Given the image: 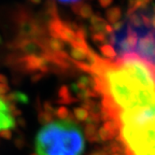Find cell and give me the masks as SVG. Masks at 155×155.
Returning <instances> with one entry per match:
<instances>
[{
	"instance_id": "7402d4cb",
	"label": "cell",
	"mask_w": 155,
	"mask_h": 155,
	"mask_svg": "<svg viewBox=\"0 0 155 155\" xmlns=\"http://www.w3.org/2000/svg\"><path fill=\"white\" fill-rule=\"evenodd\" d=\"M58 1L62 2V3H77V2H80L81 0H58Z\"/></svg>"
},
{
	"instance_id": "3957f363",
	"label": "cell",
	"mask_w": 155,
	"mask_h": 155,
	"mask_svg": "<svg viewBox=\"0 0 155 155\" xmlns=\"http://www.w3.org/2000/svg\"><path fill=\"white\" fill-rule=\"evenodd\" d=\"M15 17L21 38H33L39 40L43 37V26L26 12L19 10Z\"/></svg>"
},
{
	"instance_id": "4fadbf2b",
	"label": "cell",
	"mask_w": 155,
	"mask_h": 155,
	"mask_svg": "<svg viewBox=\"0 0 155 155\" xmlns=\"http://www.w3.org/2000/svg\"><path fill=\"white\" fill-rule=\"evenodd\" d=\"M100 51L107 60H114L117 57L116 52H115L113 47L111 45H109V44H107V43L103 44V45L100 46Z\"/></svg>"
},
{
	"instance_id": "d4e9b609",
	"label": "cell",
	"mask_w": 155,
	"mask_h": 155,
	"mask_svg": "<svg viewBox=\"0 0 155 155\" xmlns=\"http://www.w3.org/2000/svg\"><path fill=\"white\" fill-rule=\"evenodd\" d=\"M2 44V38H1V37H0V45Z\"/></svg>"
},
{
	"instance_id": "9c48e42d",
	"label": "cell",
	"mask_w": 155,
	"mask_h": 155,
	"mask_svg": "<svg viewBox=\"0 0 155 155\" xmlns=\"http://www.w3.org/2000/svg\"><path fill=\"white\" fill-rule=\"evenodd\" d=\"M123 16V12L120 7H112L107 9L106 12V17L108 23L110 24H115L117 21H119Z\"/></svg>"
},
{
	"instance_id": "7c38bea8",
	"label": "cell",
	"mask_w": 155,
	"mask_h": 155,
	"mask_svg": "<svg viewBox=\"0 0 155 155\" xmlns=\"http://www.w3.org/2000/svg\"><path fill=\"white\" fill-rule=\"evenodd\" d=\"M55 115H56L58 118H60L61 120H68V121H73L74 123L72 113H70L68 108L65 107H58L56 110H55Z\"/></svg>"
},
{
	"instance_id": "cb8c5ba5",
	"label": "cell",
	"mask_w": 155,
	"mask_h": 155,
	"mask_svg": "<svg viewBox=\"0 0 155 155\" xmlns=\"http://www.w3.org/2000/svg\"><path fill=\"white\" fill-rule=\"evenodd\" d=\"M110 155H123V154H120V153H118V152H116V153H112V154H110Z\"/></svg>"
},
{
	"instance_id": "5b68a950",
	"label": "cell",
	"mask_w": 155,
	"mask_h": 155,
	"mask_svg": "<svg viewBox=\"0 0 155 155\" xmlns=\"http://www.w3.org/2000/svg\"><path fill=\"white\" fill-rule=\"evenodd\" d=\"M14 126V117L10 113L8 105L2 97H0V131L9 130Z\"/></svg>"
},
{
	"instance_id": "44dd1931",
	"label": "cell",
	"mask_w": 155,
	"mask_h": 155,
	"mask_svg": "<svg viewBox=\"0 0 155 155\" xmlns=\"http://www.w3.org/2000/svg\"><path fill=\"white\" fill-rule=\"evenodd\" d=\"M0 83H2V84H7L8 85V80H7V78L3 75L0 74Z\"/></svg>"
},
{
	"instance_id": "484cf974",
	"label": "cell",
	"mask_w": 155,
	"mask_h": 155,
	"mask_svg": "<svg viewBox=\"0 0 155 155\" xmlns=\"http://www.w3.org/2000/svg\"><path fill=\"white\" fill-rule=\"evenodd\" d=\"M153 12H154V13H155V6H154V8H153Z\"/></svg>"
},
{
	"instance_id": "603a6c76",
	"label": "cell",
	"mask_w": 155,
	"mask_h": 155,
	"mask_svg": "<svg viewBox=\"0 0 155 155\" xmlns=\"http://www.w3.org/2000/svg\"><path fill=\"white\" fill-rule=\"evenodd\" d=\"M33 4H39L41 2V0H30Z\"/></svg>"
},
{
	"instance_id": "4316f807",
	"label": "cell",
	"mask_w": 155,
	"mask_h": 155,
	"mask_svg": "<svg viewBox=\"0 0 155 155\" xmlns=\"http://www.w3.org/2000/svg\"><path fill=\"white\" fill-rule=\"evenodd\" d=\"M31 155H38V154H31Z\"/></svg>"
},
{
	"instance_id": "9a60e30c",
	"label": "cell",
	"mask_w": 155,
	"mask_h": 155,
	"mask_svg": "<svg viewBox=\"0 0 155 155\" xmlns=\"http://www.w3.org/2000/svg\"><path fill=\"white\" fill-rule=\"evenodd\" d=\"M53 116L54 115H52L51 113H48L46 111H42V112L39 113L38 119L40 120V123L45 125V124H49V123H51V121L53 120Z\"/></svg>"
},
{
	"instance_id": "52a82bcc",
	"label": "cell",
	"mask_w": 155,
	"mask_h": 155,
	"mask_svg": "<svg viewBox=\"0 0 155 155\" xmlns=\"http://www.w3.org/2000/svg\"><path fill=\"white\" fill-rule=\"evenodd\" d=\"M72 10L83 19H89L93 16V8L89 4L77 2L72 5Z\"/></svg>"
},
{
	"instance_id": "8fae6325",
	"label": "cell",
	"mask_w": 155,
	"mask_h": 155,
	"mask_svg": "<svg viewBox=\"0 0 155 155\" xmlns=\"http://www.w3.org/2000/svg\"><path fill=\"white\" fill-rule=\"evenodd\" d=\"M85 136L86 138L91 141V142H96V141H100L98 137V132L96 130V125L88 124L85 128Z\"/></svg>"
},
{
	"instance_id": "277c9868",
	"label": "cell",
	"mask_w": 155,
	"mask_h": 155,
	"mask_svg": "<svg viewBox=\"0 0 155 155\" xmlns=\"http://www.w3.org/2000/svg\"><path fill=\"white\" fill-rule=\"evenodd\" d=\"M15 47L25 55H38L41 56L45 51V47L43 46L41 40L33 38H21L15 42Z\"/></svg>"
},
{
	"instance_id": "d6986e66",
	"label": "cell",
	"mask_w": 155,
	"mask_h": 155,
	"mask_svg": "<svg viewBox=\"0 0 155 155\" xmlns=\"http://www.w3.org/2000/svg\"><path fill=\"white\" fill-rule=\"evenodd\" d=\"M90 155H108L107 150H95L92 152Z\"/></svg>"
},
{
	"instance_id": "2e32d148",
	"label": "cell",
	"mask_w": 155,
	"mask_h": 155,
	"mask_svg": "<svg viewBox=\"0 0 155 155\" xmlns=\"http://www.w3.org/2000/svg\"><path fill=\"white\" fill-rule=\"evenodd\" d=\"M0 137H2L4 139H10L12 138V131L10 130L0 131Z\"/></svg>"
},
{
	"instance_id": "30bf717a",
	"label": "cell",
	"mask_w": 155,
	"mask_h": 155,
	"mask_svg": "<svg viewBox=\"0 0 155 155\" xmlns=\"http://www.w3.org/2000/svg\"><path fill=\"white\" fill-rule=\"evenodd\" d=\"M59 95V103H63V104H70L74 101H76V99H74L71 96V92L69 91L68 86H62L59 90L58 93Z\"/></svg>"
},
{
	"instance_id": "8992f818",
	"label": "cell",
	"mask_w": 155,
	"mask_h": 155,
	"mask_svg": "<svg viewBox=\"0 0 155 155\" xmlns=\"http://www.w3.org/2000/svg\"><path fill=\"white\" fill-rule=\"evenodd\" d=\"M90 25L91 31L94 34H105L108 37L113 33L111 25H108L107 21L99 15L93 14L90 18Z\"/></svg>"
},
{
	"instance_id": "ffe728a7",
	"label": "cell",
	"mask_w": 155,
	"mask_h": 155,
	"mask_svg": "<svg viewBox=\"0 0 155 155\" xmlns=\"http://www.w3.org/2000/svg\"><path fill=\"white\" fill-rule=\"evenodd\" d=\"M150 28L154 31L155 33V14L150 16Z\"/></svg>"
},
{
	"instance_id": "ac0fdd59",
	"label": "cell",
	"mask_w": 155,
	"mask_h": 155,
	"mask_svg": "<svg viewBox=\"0 0 155 155\" xmlns=\"http://www.w3.org/2000/svg\"><path fill=\"white\" fill-rule=\"evenodd\" d=\"M98 2H99V5H100L102 8H108L110 5L112 4L113 2V0H98Z\"/></svg>"
},
{
	"instance_id": "7a4b0ae2",
	"label": "cell",
	"mask_w": 155,
	"mask_h": 155,
	"mask_svg": "<svg viewBox=\"0 0 155 155\" xmlns=\"http://www.w3.org/2000/svg\"><path fill=\"white\" fill-rule=\"evenodd\" d=\"M84 148L83 134L73 121L52 120L36 137L38 155H81Z\"/></svg>"
},
{
	"instance_id": "6da1fadb",
	"label": "cell",
	"mask_w": 155,
	"mask_h": 155,
	"mask_svg": "<svg viewBox=\"0 0 155 155\" xmlns=\"http://www.w3.org/2000/svg\"><path fill=\"white\" fill-rule=\"evenodd\" d=\"M115 120L126 155H155V103L119 112Z\"/></svg>"
},
{
	"instance_id": "e0dca14e",
	"label": "cell",
	"mask_w": 155,
	"mask_h": 155,
	"mask_svg": "<svg viewBox=\"0 0 155 155\" xmlns=\"http://www.w3.org/2000/svg\"><path fill=\"white\" fill-rule=\"evenodd\" d=\"M9 92V88L7 84H2L0 83V97L7 94Z\"/></svg>"
},
{
	"instance_id": "5bb4252c",
	"label": "cell",
	"mask_w": 155,
	"mask_h": 155,
	"mask_svg": "<svg viewBox=\"0 0 155 155\" xmlns=\"http://www.w3.org/2000/svg\"><path fill=\"white\" fill-rule=\"evenodd\" d=\"M89 111L84 107H76L73 110V116L74 118L79 121H86L89 118Z\"/></svg>"
},
{
	"instance_id": "ba28073f",
	"label": "cell",
	"mask_w": 155,
	"mask_h": 155,
	"mask_svg": "<svg viewBox=\"0 0 155 155\" xmlns=\"http://www.w3.org/2000/svg\"><path fill=\"white\" fill-rule=\"evenodd\" d=\"M43 46L45 47L46 50L52 51V52H58V51H63L64 48V44L62 40L54 38H46L42 41Z\"/></svg>"
}]
</instances>
